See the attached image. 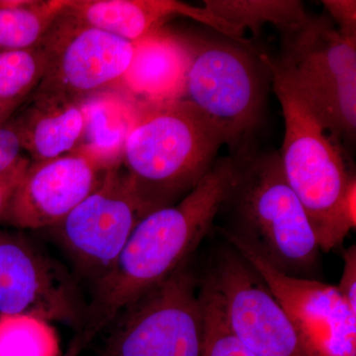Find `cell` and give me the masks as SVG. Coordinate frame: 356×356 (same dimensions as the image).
<instances>
[{
    "mask_svg": "<svg viewBox=\"0 0 356 356\" xmlns=\"http://www.w3.org/2000/svg\"><path fill=\"white\" fill-rule=\"evenodd\" d=\"M203 274L219 293L232 331L255 356H306L286 314L231 243L215 250Z\"/></svg>",
    "mask_w": 356,
    "mask_h": 356,
    "instance_id": "cell-11",
    "label": "cell"
},
{
    "mask_svg": "<svg viewBox=\"0 0 356 356\" xmlns=\"http://www.w3.org/2000/svg\"><path fill=\"white\" fill-rule=\"evenodd\" d=\"M269 72L284 118L283 172L306 211L321 252H330L355 229V175L348 172L343 154L308 104Z\"/></svg>",
    "mask_w": 356,
    "mask_h": 356,
    "instance_id": "cell-4",
    "label": "cell"
},
{
    "mask_svg": "<svg viewBox=\"0 0 356 356\" xmlns=\"http://www.w3.org/2000/svg\"><path fill=\"white\" fill-rule=\"evenodd\" d=\"M38 47L44 55V70L35 90L77 102L122 83L134 55V43L64 10Z\"/></svg>",
    "mask_w": 356,
    "mask_h": 356,
    "instance_id": "cell-8",
    "label": "cell"
},
{
    "mask_svg": "<svg viewBox=\"0 0 356 356\" xmlns=\"http://www.w3.org/2000/svg\"><path fill=\"white\" fill-rule=\"evenodd\" d=\"M191 37L165 28L134 44V55L122 84L136 102L184 99L191 63Z\"/></svg>",
    "mask_w": 356,
    "mask_h": 356,
    "instance_id": "cell-15",
    "label": "cell"
},
{
    "mask_svg": "<svg viewBox=\"0 0 356 356\" xmlns=\"http://www.w3.org/2000/svg\"><path fill=\"white\" fill-rule=\"evenodd\" d=\"M64 7L65 0H0V51L38 47Z\"/></svg>",
    "mask_w": 356,
    "mask_h": 356,
    "instance_id": "cell-18",
    "label": "cell"
},
{
    "mask_svg": "<svg viewBox=\"0 0 356 356\" xmlns=\"http://www.w3.org/2000/svg\"><path fill=\"white\" fill-rule=\"evenodd\" d=\"M140 219L121 166L108 170L99 186L51 229L76 270L95 285L113 267Z\"/></svg>",
    "mask_w": 356,
    "mask_h": 356,
    "instance_id": "cell-12",
    "label": "cell"
},
{
    "mask_svg": "<svg viewBox=\"0 0 356 356\" xmlns=\"http://www.w3.org/2000/svg\"><path fill=\"white\" fill-rule=\"evenodd\" d=\"M198 295L203 318L201 356H255L232 331L221 297L204 274H200Z\"/></svg>",
    "mask_w": 356,
    "mask_h": 356,
    "instance_id": "cell-21",
    "label": "cell"
},
{
    "mask_svg": "<svg viewBox=\"0 0 356 356\" xmlns=\"http://www.w3.org/2000/svg\"><path fill=\"white\" fill-rule=\"evenodd\" d=\"M113 166L90 147L31 163L0 222L15 228H53L102 184Z\"/></svg>",
    "mask_w": 356,
    "mask_h": 356,
    "instance_id": "cell-13",
    "label": "cell"
},
{
    "mask_svg": "<svg viewBox=\"0 0 356 356\" xmlns=\"http://www.w3.org/2000/svg\"><path fill=\"white\" fill-rule=\"evenodd\" d=\"M64 11L134 44L163 29L168 20L177 16L197 21L234 41L247 42L243 31L205 7L175 0H65Z\"/></svg>",
    "mask_w": 356,
    "mask_h": 356,
    "instance_id": "cell-14",
    "label": "cell"
},
{
    "mask_svg": "<svg viewBox=\"0 0 356 356\" xmlns=\"http://www.w3.org/2000/svg\"><path fill=\"white\" fill-rule=\"evenodd\" d=\"M25 102L26 100L0 99V126L8 121Z\"/></svg>",
    "mask_w": 356,
    "mask_h": 356,
    "instance_id": "cell-27",
    "label": "cell"
},
{
    "mask_svg": "<svg viewBox=\"0 0 356 356\" xmlns=\"http://www.w3.org/2000/svg\"><path fill=\"white\" fill-rule=\"evenodd\" d=\"M219 233L264 281L289 318L306 356H356V313L337 286L281 273L247 243Z\"/></svg>",
    "mask_w": 356,
    "mask_h": 356,
    "instance_id": "cell-9",
    "label": "cell"
},
{
    "mask_svg": "<svg viewBox=\"0 0 356 356\" xmlns=\"http://www.w3.org/2000/svg\"><path fill=\"white\" fill-rule=\"evenodd\" d=\"M192 259L114 318L99 356H201L200 274Z\"/></svg>",
    "mask_w": 356,
    "mask_h": 356,
    "instance_id": "cell-7",
    "label": "cell"
},
{
    "mask_svg": "<svg viewBox=\"0 0 356 356\" xmlns=\"http://www.w3.org/2000/svg\"><path fill=\"white\" fill-rule=\"evenodd\" d=\"M238 156V172L221 210L231 221L218 231L242 241L281 273L318 280L321 250L303 205L288 184L280 153Z\"/></svg>",
    "mask_w": 356,
    "mask_h": 356,
    "instance_id": "cell-3",
    "label": "cell"
},
{
    "mask_svg": "<svg viewBox=\"0 0 356 356\" xmlns=\"http://www.w3.org/2000/svg\"><path fill=\"white\" fill-rule=\"evenodd\" d=\"M44 58L39 47L0 51V99L26 100L43 77Z\"/></svg>",
    "mask_w": 356,
    "mask_h": 356,
    "instance_id": "cell-22",
    "label": "cell"
},
{
    "mask_svg": "<svg viewBox=\"0 0 356 356\" xmlns=\"http://www.w3.org/2000/svg\"><path fill=\"white\" fill-rule=\"evenodd\" d=\"M24 147L13 116L0 126V177L10 175L31 163L23 156Z\"/></svg>",
    "mask_w": 356,
    "mask_h": 356,
    "instance_id": "cell-23",
    "label": "cell"
},
{
    "mask_svg": "<svg viewBox=\"0 0 356 356\" xmlns=\"http://www.w3.org/2000/svg\"><path fill=\"white\" fill-rule=\"evenodd\" d=\"M277 58L262 54L334 137L353 139L356 130V39L343 36L329 18L307 15L280 30Z\"/></svg>",
    "mask_w": 356,
    "mask_h": 356,
    "instance_id": "cell-5",
    "label": "cell"
},
{
    "mask_svg": "<svg viewBox=\"0 0 356 356\" xmlns=\"http://www.w3.org/2000/svg\"><path fill=\"white\" fill-rule=\"evenodd\" d=\"M351 311L356 313V245H350L343 252V269L337 286Z\"/></svg>",
    "mask_w": 356,
    "mask_h": 356,
    "instance_id": "cell-25",
    "label": "cell"
},
{
    "mask_svg": "<svg viewBox=\"0 0 356 356\" xmlns=\"http://www.w3.org/2000/svg\"><path fill=\"white\" fill-rule=\"evenodd\" d=\"M322 3L336 21L339 31L348 38L356 39L355 0H323Z\"/></svg>",
    "mask_w": 356,
    "mask_h": 356,
    "instance_id": "cell-24",
    "label": "cell"
},
{
    "mask_svg": "<svg viewBox=\"0 0 356 356\" xmlns=\"http://www.w3.org/2000/svg\"><path fill=\"white\" fill-rule=\"evenodd\" d=\"M0 356H63L55 327L24 314H0Z\"/></svg>",
    "mask_w": 356,
    "mask_h": 356,
    "instance_id": "cell-20",
    "label": "cell"
},
{
    "mask_svg": "<svg viewBox=\"0 0 356 356\" xmlns=\"http://www.w3.org/2000/svg\"><path fill=\"white\" fill-rule=\"evenodd\" d=\"M238 156L216 161L182 200L140 220L108 273L95 285L83 327L65 356H79L126 307L193 257L214 227L238 172Z\"/></svg>",
    "mask_w": 356,
    "mask_h": 356,
    "instance_id": "cell-1",
    "label": "cell"
},
{
    "mask_svg": "<svg viewBox=\"0 0 356 356\" xmlns=\"http://www.w3.org/2000/svg\"><path fill=\"white\" fill-rule=\"evenodd\" d=\"M29 165L20 168L10 175L0 177V218L3 215L7 204L10 200L16 187L20 184L21 179L24 177Z\"/></svg>",
    "mask_w": 356,
    "mask_h": 356,
    "instance_id": "cell-26",
    "label": "cell"
},
{
    "mask_svg": "<svg viewBox=\"0 0 356 356\" xmlns=\"http://www.w3.org/2000/svg\"><path fill=\"white\" fill-rule=\"evenodd\" d=\"M191 63L184 99L213 119L226 134L235 154L264 120L268 67L252 44L220 35L191 37Z\"/></svg>",
    "mask_w": 356,
    "mask_h": 356,
    "instance_id": "cell-6",
    "label": "cell"
},
{
    "mask_svg": "<svg viewBox=\"0 0 356 356\" xmlns=\"http://www.w3.org/2000/svg\"><path fill=\"white\" fill-rule=\"evenodd\" d=\"M135 108L136 100L131 96L107 90L84 100L86 127L81 145L113 168H121Z\"/></svg>",
    "mask_w": 356,
    "mask_h": 356,
    "instance_id": "cell-17",
    "label": "cell"
},
{
    "mask_svg": "<svg viewBox=\"0 0 356 356\" xmlns=\"http://www.w3.org/2000/svg\"><path fill=\"white\" fill-rule=\"evenodd\" d=\"M88 303L74 276L38 243L0 231V314H24L79 331Z\"/></svg>",
    "mask_w": 356,
    "mask_h": 356,
    "instance_id": "cell-10",
    "label": "cell"
},
{
    "mask_svg": "<svg viewBox=\"0 0 356 356\" xmlns=\"http://www.w3.org/2000/svg\"><path fill=\"white\" fill-rule=\"evenodd\" d=\"M204 7L217 17L243 32L245 28L259 36L266 24L283 30L308 15L297 0H204Z\"/></svg>",
    "mask_w": 356,
    "mask_h": 356,
    "instance_id": "cell-19",
    "label": "cell"
},
{
    "mask_svg": "<svg viewBox=\"0 0 356 356\" xmlns=\"http://www.w3.org/2000/svg\"><path fill=\"white\" fill-rule=\"evenodd\" d=\"M13 119L31 163L74 151L81 146L86 132L84 102L36 90L29 104Z\"/></svg>",
    "mask_w": 356,
    "mask_h": 356,
    "instance_id": "cell-16",
    "label": "cell"
},
{
    "mask_svg": "<svg viewBox=\"0 0 356 356\" xmlns=\"http://www.w3.org/2000/svg\"><path fill=\"white\" fill-rule=\"evenodd\" d=\"M228 146L222 129L187 99L136 102L122 168L144 218L182 200Z\"/></svg>",
    "mask_w": 356,
    "mask_h": 356,
    "instance_id": "cell-2",
    "label": "cell"
}]
</instances>
